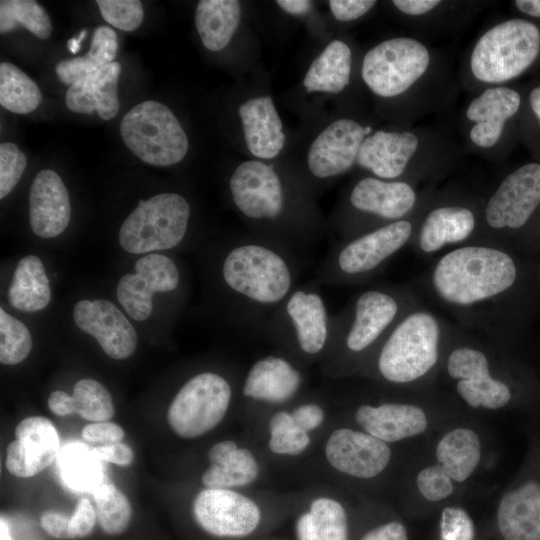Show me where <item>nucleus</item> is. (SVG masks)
I'll use <instances>...</instances> for the list:
<instances>
[{"mask_svg": "<svg viewBox=\"0 0 540 540\" xmlns=\"http://www.w3.org/2000/svg\"><path fill=\"white\" fill-rule=\"evenodd\" d=\"M519 268L496 244H464L438 258L428 275L432 295L469 326L495 329L498 309Z\"/></svg>", "mask_w": 540, "mask_h": 540, "instance_id": "1", "label": "nucleus"}, {"mask_svg": "<svg viewBox=\"0 0 540 540\" xmlns=\"http://www.w3.org/2000/svg\"><path fill=\"white\" fill-rule=\"evenodd\" d=\"M295 251L259 236L227 247L219 277L242 327L263 331L274 311L298 285Z\"/></svg>", "mask_w": 540, "mask_h": 540, "instance_id": "2", "label": "nucleus"}, {"mask_svg": "<svg viewBox=\"0 0 540 540\" xmlns=\"http://www.w3.org/2000/svg\"><path fill=\"white\" fill-rule=\"evenodd\" d=\"M448 326L431 310L410 307L374 351V369L385 382L410 384L436 367Z\"/></svg>", "mask_w": 540, "mask_h": 540, "instance_id": "3", "label": "nucleus"}, {"mask_svg": "<svg viewBox=\"0 0 540 540\" xmlns=\"http://www.w3.org/2000/svg\"><path fill=\"white\" fill-rule=\"evenodd\" d=\"M415 299L398 286H376L355 294L341 311L332 315L327 352L358 358L375 351Z\"/></svg>", "mask_w": 540, "mask_h": 540, "instance_id": "4", "label": "nucleus"}, {"mask_svg": "<svg viewBox=\"0 0 540 540\" xmlns=\"http://www.w3.org/2000/svg\"><path fill=\"white\" fill-rule=\"evenodd\" d=\"M413 223L402 219L341 239L333 244L320 264L314 281L318 285L354 286L372 279L410 243Z\"/></svg>", "mask_w": 540, "mask_h": 540, "instance_id": "5", "label": "nucleus"}, {"mask_svg": "<svg viewBox=\"0 0 540 540\" xmlns=\"http://www.w3.org/2000/svg\"><path fill=\"white\" fill-rule=\"evenodd\" d=\"M332 315L319 285H297L271 315L263 333L305 358L327 353Z\"/></svg>", "mask_w": 540, "mask_h": 540, "instance_id": "6", "label": "nucleus"}, {"mask_svg": "<svg viewBox=\"0 0 540 540\" xmlns=\"http://www.w3.org/2000/svg\"><path fill=\"white\" fill-rule=\"evenodd\" d=\"M539 51L540 32L535 24L524 19L507 20L477 41L471 54V71L482 82L508 81L525 71Z\"/></svg>", "mask_w": 540, "mask_h": 540, "instance_id": "7", "label": "nucleus"}, {"mask_svg": "<svg viewBox=\"0 0 540 540\" xmlns=\"http://www.w3.org/2000/svg\"><path fill=\"white\" fill-rule=\"evenodd\" d=\"M229 190L239 212L260 226L257 236L286 247L280 223L286 220L287 193L273 166L256 160L241 163L229 179Z\"/></svg>", "mask_w": 540, "mask_h": 540, "instance_id": "8", "label": "nucleus"}, {"mask_svg": "<svg viewBox=\"0 0 540 540\" xmlns=\"http://www.w3.org/2000/svg\"><path fill=\"white\" fill-rule=\"evenodd\" d=\"M120 133L130 151L149 165H174L188 151V138L180 122L158 101L147 100L131 108L121 120Z\"/></svg>", "mask_w": 540, "mask_h": 540, "instance_id": "9", "label": "nucleus"}, {"mask_svg": "<svg viewBox=\"0 0 540 540\" xmlns=\"http://www.w3.org/2000/svg\"><path fill=\"white\" fill-rule=\"evenodd\" d=\"M190 218L188 201L177 193H161L138 206L124 220L119 243L127 252L139 254L178 246L186 236Z\"/></svg>", "mask_w": 540, "mask_h": 540, "instance_id": "10", "label": "nucleus"}, {"mask_svg": "<svg viewBox=\"0 0 540 540\" xmlns=\"http://www.w3.org/2000/svg\"><path fill=\"white\" fill-rule=\"evenodd\" d=\"M233 390L223 375L205 371L188 379L172 399L167 421L180 437L192 439L214 429L225 417Z\"/></svg>", "mask_w": 540, "mask_h": 540, "instance_id": "11", "label": "nucleus"}, {"mask_svg": "<svg viewBox=\"0 0 540 540\" xmlns=\"http://www.w3.org/2000/svg\"><path fill=\"white\" fill-rule=\"evenodd\" d=\"M429 60V52L421 42L406 37L392 38L365 54L362 77L375 94L394 97L425 73Z\"/></svg>", "mask_w": 540, "mask_h": 540, "instance_id": "12", "label": "nucleus"}, {"mask_svg": "<svg viewBox=\"0 0 540 540\" xmlns=\"http://www.w3.org/2000/svg\"><path fill=\"white\" fill-rule=\"evenodd\" d=\"M446 373L459 397L470 407L497 410L512 399L509 385L491 371L487 353L476 346H454L446 358Z\"/></svg>", "mask_w": 540, "mask_h": 540, "instance_id": "13", "label": "nucleus"}, {"mask_svg": "<svg viewBox=\"0 0 540 540\" xmlns=\"http://www.w3.org/2000/svg\"><path fill=\"white\" fill-rule=\"evenodd\" d=\"M196 523L210 535L219 538H244L259 527L262 513L258 504L237 491L206 488L193 502Z\"/></svg>", "mask_w": 540, "mask_h": 540, "instance_id": "14", "label": "nucleus"}, {"mask_svg": "<svg viewBox=\"0 0 540 540\" xmlns=\"http://www.w3.org/2000/svg\"><path fill=\"white\" fill-rule=\"evenodd\" d=\"M540 205V164L528 163L510 173L488 200L484 215L493 230L522 228Z\"/></svg>", "mask_w": 540, "mask_h": 540, "instance_id": "15", "label": "nucleus"}, {"mask_svg": "<svg viewBox=\"0 0 540 540\" xmlns=\"http://www.w3.org/2000/svg\"><path fill=\"white\" fill-rule=\"evenodd\" d=\"M135 273L123 275L116 287L118 301L126 313L136 321L147 319L153 310L156 292H172L180 285V271L168 256L147 254L138 259Z\"/></svg>", "mask_w": 540, "mask_h": 540, "instance_id": "16", "label": "nucleus"}, {"mask_svg": "<svg viewBox=\"0 0 540 540\" xmlns=\"http://www.w3.org/2000/svg\"><path fill=\"white\" fill-rule=\"evenodd\" d=\"M325 457L337 471L359 479L381 474L391 460L388 444L365 431L334 430L325 445Z\"/></svg>", "mask_w": 540, "mask_h": 540, "instance_id": "17", "label": "nucleus"}, {"mask_svg": "<svg viewBox=\"0 0 540 540\" xmlns=\"http://www.w3.org/2000/svg\"><path fill=\"white\" fill-rule=\"evenodd\" d=\"M14 434L15 440L8 444L5 458L6 469L13 476L33 477L57 457L59 435L48 418L26 417L17 424Z\"/></svg>", "mask_w": 540, "mask_h": 540, "instance_id": "18", "label": "nucleus"}, {"mask_svg": "<svg viewBox=\"0 0 540 540\" xmlns=\"http://www.w3.org/2000/svg\"><path fill=\"white\" fill-rule=\"evenodd\" d=\"M75 324L94 337L111 358L131 356L137 346V333L124 314L110 301L80 300L73 309Z\"/></svg>", "mask_w": 540, "mask_h": 540, "instance_id": "19", "label": "nucleus"}, {"mask_svg": "<svg viewBox=\"0 0 540 540\" xmlns=\"http://www.w3.org/2000/svg\"><path fill=\"white\" fill-rule=\"evenodd\" d=\"M365 134V128L351 119L331 123L309 148L307 163L311 174L325 179L349 170L357 161Z\"/></svg>", "mask_w": 540, "mask_h": 540, "instance_id": "20", "label": "nucleus"}, {"mask_svg": "<svg viewBox=\"0 0 540 540\" xmlns=\"http://www.w3.org/2000/svg\"><path fill=\"white\" fill-rule=\"evenodd\" d=\"M71 217L69 194L60 176L53 170H41L29 192V222L39 237L60 235Z\"/></svg>", "mask_w": 540, "mask_h": 540, "instance_id": "21", "label": "nucleus"}, {"mask_svg": "<svg viewBox=\"0 0 540 540\" xmlns=\"http://www.w3.org/2000/svg\"><path fill=\"white\" fill-rule=\"evenodd\" d=\"M303 384V375L286 356L267 355L256 360L248 369L242 384L245 398L269 404L291 400Z\"/></svg>", "mask_w": 540, "mask_h": 540, "instance_id": "22", "label": "nucleus"}, {"mask_svg": "<svg viewBox=\"0 0 540 540\" xmlns=\"http://www.w3.org/2000/svg\"><path fill=\"white\" fill-rule=\"evenodd\" d=\"M416 199L415 190L407 182L366 177L354 185L348 202L355 212L389 224L404 219Z\"/></svg>", "mask_w": 540, "mask_h": 540, "instance_id": "23", "label": "nucleus"}, {"mask_svg": "<svg viewBox=\"0 0 540 540\" xmlns=\"http://www.w3.org/2000/svg\"><path fill=\"white\" fill-rule=\"evenodd\" d=\"M355 420L363 431L387 444L415 437L428 427L421 407L399 402L362 404L355 411Z\"/></svg>", "mask_w": 540, "mask_h": 540, "instance_id": "24", "label": "nucleus"}, {"mask_svg": "<svg viewBox=\"0 0 540 540\" xmlns=\"http://www.w3.org/2000/svg\"><path fill=\"white\" fill-rule=\"evenodd\" d=\"M497 525L504 540H540V483L529 480L506 492L497 508Z\"/></svg>", "mask_w": 540, "mask_h": 540, "instance_id": "25", "label": "nucleus"}, {"mask_svg": "<svg viewBox=\"0 0 540 540\" xmlns=\"http://www.w3.org/2000/svg\"><path fill=\"white\" fill-rule=\"evenodd\" d=\"M418 144L411 132L377 131L363 140L357 163L380 179H395L404 172Z\"/></svg>", "mask_w": 540, "mask_h": 540, "instance_id": "26", "label": "nucleus"}, {"mask_svg": "<svg viewBox=\"0 0 540 540\" xmlns=\"http://www.w3.org/2000/svg\"><path fill=\"white\" fill-rule=\"evenodd\" d=\"M476 218L464 206H440L424 218L416 235L415 246L424 255L440 252L448 246H462L473 235Z\"/></svg>", "mask_w": 540, "mask_h": 540, "instance_id": "27", "label": "nucleus"}, {"mask_svg": "<svg viewBox=\"0 0 540 540\" xmlns=\"http://www.w3.org/2000/svg\"><path fill=\"white\" fill-rule=\"evenodd\" d=\"M121 65L113 61L71 84L66 92L67 108L74 113L94 111L103 120H111L119 111L117 84Z\"/></svg>", "mask_w": 540, "mask_h": 540, "instance_id": "28", "label": "nucleus"}, {"mask_svg": "<svg viewBox=\"0 0 540 540\" xmlns=\"http://www.w3.org/2000/svg\"><path fill=\"white\" fill-rule=\"evenodd\" d=\"M521 98L518 92L507 87L486 89L468 106L466 116L476 122L470 138L479 147L494 146L503 131L507 119L519 109Z\"/></svg>", "mask_w": 540, "mask_h": 540, "instance_id": "29", "label": "nucleus"}, {"mask_svg": "<svg viewBox=\"0 0 540 540\" xmlns=\"http://www.w3.org/2000/svg\"><path fill=\"white\" fill-rule=\"evenodd\" d=\"M238 113L250 153L262 159L277 156L284 146L285 134L272 99H250L240 105Z\"/></svg>", "mask_w": 540, "mask_h": 540, "instance_id": "30", "label": "nucleus"}, {"mask_svg": "<svg viewBox=\"0 0 540 540\" xmlns=\"http://www.w3.org/2000/svg\"><path fill=\"white\" fill-rule=\"evenodd\" d=\"M210 466L202 475V483L207 488L247 486L259 475V464L254 454L247 448L238 447L232 440L215 443L208 451Z\"/></svg>", "mask_w": 540, "mask_h": 540, "instance_id": "31", "label": "nucleus"}, {"mask_svg": "<svg viewBox=\"0 0 540 540\" xmlns=\"http://www.w3.org/2000/svg\"><path fill=\"white\" fill-rule=\"evenodd\" d=\"M295 533L297 540H349L346 510L334 498H315L297 518Z\"/></svg>", "mask_w": 540, "mask_h": 540, "instance_id": "32", "label": "nucleus"}, {"mask_svg": "<svg viewBox=\"0 0 540 540\" xmlns=\"http://www.w3.org/2000/svg\"><path fill=\"white\" fill-rule=\"evenodd\" d=\"M12 307L23 312L44 309L51 300L49 279L44 265L36 255H27L19 260L8 290Z\"/></svg>", "mask_w": 540, "mask_h": 540, "instance_id": "33", "label": "nucleus"}, {"mask_svg": "<svg viewBox=\"0 0 540 540\" xmlns=\"http://www.w3.org/2000/svg\"><path fill=\"white\" fill-rule=\"evenodd\" d=\"M241 15L239 1L201 0L195 11V26L205 48L224 49L237 29Z\"/></svg>", "mask_w": 540, "mask_h": 540, "instance_id": "34", "label": "nucleus"}, {"mask_svg": "<svg viewBox=\"0 0 540 540\" xmlns=\"http://www.w3.org/2000/svg\"><path fill=\"white\" fill-rule=\"evenodd\" d=\"M438 464L454 482L466 481L476 470L481 458L477 433L469 428H456L445 433L436 447Z\"/></svg>", "mask_w": 540, "mask_h": 540, "instance_id": "35", "label": "nucleus"}, {"mask_svg": "<svg viewBox=\"0 0 540 540\" xmlns=\"http://www.w3.org/2000/svg\"><path fill=\"white\" fill-rule=\"evenodd\" d=\"M351 50L340 41L330 42L310 65L303 85L308 92H341L350 81Z\"/></svg>", "mask_w": 540, "mask_h": 540, "instance_id": "36", "label": "nucleus"}, {"mask_svg": "<svg viewBox=\"0 0 540 540\" xmlns=\"http://www.w3.org/2000/svg\"><path fill=\"white\" fill-rule=\"evenodd\" d=\"M118 48L117 34L108 26L97 27L86 55L60 61L56 74L64 84L77 80L113 62Z\"/></svg>", "mask_w": 540, "mask_h": 540, "instance_id": "37", "label": "nucleus"}, {"mask_svg": "<svg viewBox=\"0 0 540 540\" xmlns=\"http://www.w3.org/2000/svg\"><path fill=\"white\" fill-rule=\"evenodd\" d=\"M42 101L37 84L10 62L0 64V104L17 114L34 111Z\"/></svg>", "mask_w": 540, "mask_h": 540, "instance_id": "38", "label": "nucleus"}, {"mask_svg": "<svg viewBox=\"0 0 540 540\" xmlns=\"http://www.w3.org/2000/svg\"><path fill=\"white\" fill-rule=\"evenodd\" d=\"M23 27L38 38L48 39L52 32L50 17L43 6L33 0H1L0 32L5 34Z\"/></svg>", "mask_w": 540, "mask_h": 540, "instance_id": "39", "label": "nucleus"}, {"mask_svg": "<svg viewBox=\"0 0 540 540\" xmlns=\"http://www.w3.org/2000/svg\"><path fill=\"white\" fill-rule=\"evenodd\" d=\"M93 499L101 529L109 535L123 533L132 517L127 497L115 485L101 483L93 489Z\"/></svg>", "mask_w": 540, "mask_h": 540, "instance_id": "40", "label": "nucleus"}, {"mask_svg": "<svg viewBox=\"0 0 540 540\" xmlns=\"http://www.w3.org/2000/svg\"><path fill=\"white\" fill-rule=\"evenodd\" d=\"M97 516L94 505L87 498H80L71 516L48 511L41 515V527L50 536L61 540H75L90 535Z\"/></svg>", "mask_w": 540, "mask_h": 540, "instance_id": "41", "label": "nucleus"}, {"mask_svg": "<svg viewBox=\"0 0 540 540\" xmlns=\"http://www.w3.org/2000/svg\"><path fill=\"white\" fill-rule=\"evenodd\" d=\"M75 413L91 422L109 421L114 415L113 399L109 391L98 381L86 378L73 387Z\"/></svg>", "mask_w": 540, "mask_h": 540, "instance_id": "42", "label": "nucleus"}, {"mask_svg": "<svg viewBox=\"0 0 540 540\" xmlns=\"http://www.w3.org/2000/svg\"><path fill=\"white\" fill-rule=\"evenodd\" d=\"M310 442L309 432L295 423L291 412L280 410L270 418L268 446L271 452L297 456L309 447Z\"/></svg>", "mask_w": 540, "mask_h": 540, "instance_id": "43", "label": "nucleus"}, {"mask_svg": "<svg viewBox=\"0 0 540 540\" xmlns=\"http://www.w3.org/2000/svg\"><path fill=\"white\" fill-rule=\"evenodd\" d=\"M32 348L28 328L0 308V362L15 365L24 361Z\"/></svg>", "mask_w": 540, "mask_h": 540, "instance_id": "44", "label": "nucleus"}, {"mask_svg": "<svg viewBox=\"0 0 540 540\" xmlns=\"http://www.w3.org/2000/svg\"><path fill=\"white\" fill-rule=\"evenodd\" d=\"M93 452L80 447L65 450L62 456L61 470L67 482L75 488H88L97 483L100 476Z\"/></svg>", "mask_w": 540, "mask_h": 540, "instance_id": "45", "label": "nucleus"}, {"mask_svg": "<svg viewBox=\"0 0 540 540\" xmlns=\"http://www.w3.org/2000/svg\"><path fill=\"white\" fill-rule=\"evenodd\" d=\"M103 19L110 25L127 32L137 29L144 18V10L138 0H97Z\"/></svg>", "mask_w": 540, "mask_h": 540, "instance_id": "46", "label": "nucleus"}, {"mask_svg": "<svg viewBox=\"0 0 540 540\" xmlns=\"http://www.w3.org/2000/svg\"><path fill=\"white\" fill-rule=\"evenodd\" d=\"M27 159L25 154L11 142L0 145V199L5 198L19 182Z\"/></svg>", "mask_w": 540, "mask_h": 540, "instance_id": "47", "label": "nucleus"}, {"mask_svg": "<svg viewBox=\"0 0 540 540\" xmlns=\"http://www.w3.org/2000/svg\"><path fill=\"white\" fill-rule=\"evenodd\" d=\"M416 485L420 494L430 502L442 501L454 491V481L438 463L420 470Z\"/></svg>", "mask_w": 540, "mask_h": 540, "instance_id": "48", "label": "nucleus"}, {"mask_svg": "<svg viewBox=\"0 0 540 540\" xmlns=\"http://www.w3.org/2000/svg\"><path fill=\"white\" fill-rule=\"evenodd\" d=\"M442 540H473L474 524L469 514L459 507H447L440 521Z\"/></svg>", "mask_w": 540, "mask_h": 540, "instance_id": "49", "label": "nucleus"}, {"mask_svg": "<svg viewBox=\"0 0 540 540\" xmlns=\"http://www.w3.org/2000/svg\"><path fill=\"white\" fill-rule=\"evenodd\" d=\"M81 435L88 442L109 444L121 442L125 437V431L114 422L103 421L87 424L82 429Z\"/></svg>", "mask_w": 540, "mask_h": 540, "instance_id": "50", "label": "nucleus"}, {"mask_svg": "<svg viewBox=\"0 0 540 540\" xmlns=\"http://www.w3.org/2000/svg\"><path fill=\"white\" fill-rule=\"evenodd\" d=\"M373 0H331V12L341 21H350L366 14L374 5Z\"/></svg>", "mask_w": 540, "mask_h": 540, "instance_id": "51", "label": "nucleus"}, {"mask_svg": "<svg viewBox=\"0 0 540 540\" xmlns=\"http://www.w3.org/2000/svg\"><path fill=\"white\" fill-rule=\"evenodd\" d=\"M295 423L307 432L319 428L325 418V412L321 405L309 402L298 405L291 411Z\"/></svg>", "mask_w": 540, "mask_h": 540, "instance_id": "52", "label": "nucleus"}, {"mask_svg": "<svg viewBox=\"0 0 540 540\" xmlns=\"http://www.w3.org/2000/svg\"><path fill=\"white\" fill-rule=\"evenodd\" d=\"M92 452L98 459L118 466H128L134 460L132 449L122 442L103 444Z\"/></svg>", "mask_w": 540, "mask_h": 540, "instance_id": "53", "label": "nucleus"}, {"mask_svg": "<svg viewBox=\"0 0 540 540\" xmlns=\"http://www.w3.org/2000/svg\"><path fill=\"white\" fill-rule=\"evenodd\" d=\"M361 540H408V534L402 523L390 521L369 530Z\"/></svg>", "mask_w": 540, "mask_h": 540, "instance_id": "54", "label": "nucleus"}, {"mask_svg": "<svg viewBox=\"0 0 540 540\" xmlns=\"http://www.w3.org/2000/svg\"><path fill=\"white\" fill-rule=\"evenodd\" d=\"M48 407L57 416L75 414L73 397L64 391L52 392L48 398Z\"/></svg>", "mask_w": 540, "mask_h": 540, "instance_id": "55", "label": "nucleus"}, {"mask_svg": "<svg viewBox=\"0 0 540 540\" xmlns=\"http://www.w3.org/2000/svg\"><path fill=\"white\" fill-rule=\"evenodd\" d=\"M397 9L408 15H421L435 8L438 0H394L392 2Z\"/></svg>", "mask_w": 540, "mask_h": 540, "instance_id": "56", "label": "nucleus"}, {"mask_svg": "<svg viewBox=\"0 0 540 540\" xmlns=\"http://www.w3.org/2000/svg\"><path fill=\"white\" fill-rule=\"evenodd\" d=\"M277 4L287 13L301 15L308 12L312 2L308 0H278Z\"/></svg>", "mask_w": 540, "mask_h": 540, "instance_id": "57", "label": "nucleus"}, {"mask_svg": "<svg viewBox=\"0 0 540 540\" xmlns=\"http://www.w3.org/2000/svg\"><path fill=\"white\" fill-rule=\"evenodd\" d=\"M515 5L525 14L540 17V0H517Z\"/></svg>", "mask_w": 540, "mask_h": 540, "instance_id": "58", "label": "nucleus"}, {"mask_svg": "<svg viewBox=\"0 0 540 540\" xmlns=\"http://www.w3.org/2000/svg\"><path fill=\"white\" fill-rule=\"evenodd\" d=\"M532 111L540 121V86L532 90L529 97Z\"/></svg>", "mask_w": 540, "mask_h": 540, "instance_id": "59", "label": "nucleus"}, {"mask_svg": "<svg viewBox=\"0 0 540 540\" xmlns=\"http://www.w3.org/2000/svg\"><path fill=\"white\" fill-rule=\"evenodd\" d=\"M87 34L86 30H82L77 37H72L67 42V48L71 53H77L81 46V41Z\"/></svg>", "mask_w": 540, "mask_h": 540, "instance_id": "60", "label": "nucleus"}, {"mask_svg": "<svg viewBox=\"0 0 540 540\" xmlns=\"http://www.w3.org/2000/svg\"><path fill=\"white\" fill-rule=\"evenodd\" d=\"M1 540H12L9 536V531L6 521L1 517Z\"/></svg>", "mask_w": 540, "mask_h": 540, "instance_id": "61", "label": "nucleus"}]
</instances>
